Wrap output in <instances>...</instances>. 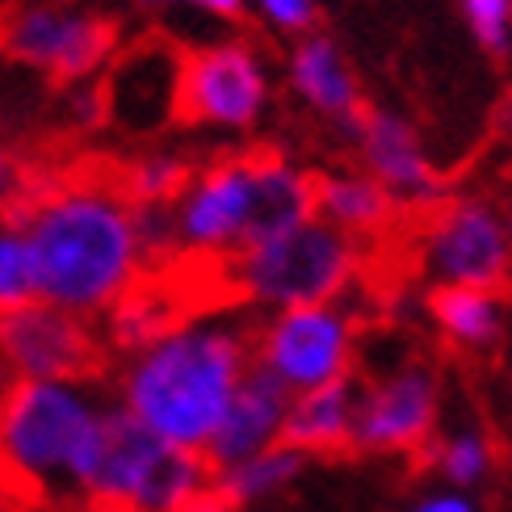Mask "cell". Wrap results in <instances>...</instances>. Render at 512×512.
<instances>
[{
  "instance_id": "cell-17",
  "label": "cell",
  "mask_w": 512,
  "mask_h": 512,
  "mask_svg": "<svg viewBox=\"0 0 512 512\" xmlns=\"http://www.w3.org/2000/svg\"><path fill=\"white\" fill-rule=\"evenodd\" d=\"M315 215L357 244L374 248L395 236L408 210L366 168H328V173H315Z\"/></svg>"
},
{
  "instance_id": "cell-1",
  "label": "cell",
  "mask_w": 512,
  "mask_h": 512,
  "mask_svg": "<svg viewBox=\"0 0 512 512\" xmlns=\"http://www.w3.org/2000/svg\"><path fill=\"white\" fill-rule=\"evenodd\" d=\"M9 219L30 248L34 298L93 324L156 273L139 206L122 194L118 177L30 181Z\"/></svg>"
},
{
  "instance_id": "cell-18",
  "label": "cell",
  "mask_w": 512,
  "mask_h": 512,
  "mask_svg": "<svg viewBox=\"0 0 512 512\" xmlns=\"http://www.w3.org/2000/svg\"><path fill=\"white\" fill-rule=\"evenodd\" d=\"M429 324L458 353L496 349V340L504 336V324H508L504 290H483V286L429 290Z\"/></svg>"
},
{
  "instance_id": "cell-27",
  "label": "cell",
  "mask_w": 512,
  "mask_h": 512,
  "mask_svg": "<svg viewBox=\"0 0 512 512\" xmlns=\"http://www.w3.org/2000/svg\"><path fill=\"white\" fill-rule=\"evenodd\" d=\"M408 512H483V508L475 504L471 492H458V487H433V492L416 496Z\"/></svg>"
},
{
  "instance_id": "cell-25",
  "label": "cell",
  "mask_w": 512,
  "mask_h": 512,
  "mask_svg": "<svg viewBox=\"0 0 512 512\" xmlns=\"http://www.w3.org/2000/svg\"><path fill=\"white\" fill-rule=\"evenodd\" d=\"M462 17L483 51L504 55L512 47V0H462Z\"/></svg>"
},
{
  "instance_id": "cell-6",
  "label": "cell",
  "mask_w": 512,
  "mask_h": 512,
  "mask_svg": "<svg viewBox=\"0 0 512 512\" xmlns=\"http://www.w3.org/2000/svg\"><path fill=\"white\" fill-rule=\"evenodd\" d=\"M412 261L429 290H504L512 282V219L492 198L450 194L420 215L412 231Z\"/></svg>"
},
{
  "instance_id": "cell-13",
  "label": "cell",
  "mask_w": 512,
  "mask_h": 512,
  "mask_svg": "<svg viewBox=\"0 0 512 512\" xmlns=\"http://www.w3.org/2000/svg\"><path fill=\"white\" fill-rule=\"evenodd\" d=\"M181 68L185 51L160 34L122 47L101 72L105 126L126 139H156L181 122Z\"/></svg>"
},
{
  "instance_id": "cell-3",
  "label": "cell",
  "mask_w": 512,
  "mask_h": 512,
  "mask_svg": "<svg viewBox=\"0 0 512 512\" xmlns=\"http://www.w3.org/2000/svg\"><path fill=\"white\" fill-rule=\"evenodd\" d=\"M110 387L97 378H42L0 387V466L34 508L84 500L105 424Z\"/></svg>"
},
{
  "instance_id": "cell-24",
  "label": "cell",
  "mask_w": 512,
  "mask_h": 512,
  "mask_svg": "<svg viewBox=\"0 0 512 512\" xmlns=\"http://www.w3.org/2000/svg\"><path fill=\"white\" fill-rule=\"evenodd\" d=\"M34 298V265L26 236L13 219H0V315Z\"/></svg>"
},
{
  "instance_id": "cell-31",
  "label": "cell",
  "mask_w": 512,
  "mask_h": 512,
  "mask_svg": "<svg viewBox=\"0 0 512 512\" xmlns=\"http://www.w3.org/2000/svg\"><path fill=\"white\" fill-rule=\"evenodd\" d=\"M181 512H240V508L231 504L223 492H215V487H210V492H202L198 500H189Z\"/></svg>"
},
{
  "instance_id": "cell-23",
  "label": "cell",
  "mask_w": 512,
  "mask_h": 512,
  "mask_svg": "<svg viewBox=\"0 0 512 512\" xmlns=\"http://www.w3.org/2000/svg\"><path fill=\"white\" fill-rule=\"evenodd\" d=\"M194 160L185 152H173V147H147L135 160H126L118 168V185L122 194L135 206H173L181 198V189L194 177Z\"/></svg>"
},
{
  "instance_id": "cell-19",
  "label": "cell",
  "mask_w": 512,
  "mask_h": 512,
  "mask_svg": "<svg viewBox=\"0 0 512 512\" xmlns=\"http://www.w3.org/2000/svg\"><path fill=\"white\" fill-rule=\"evenodd\" d=\"M353 416H357V378L332 382V387L290 395L286 445L307 458L353 450Z\"/></svg>"
},
{
  "instance_id": "cell-22",
  "label": "cell",
  "mask_w": 512,
  "mask_h": 512,
  "mask_svg": "<svg viewBox=\"0 0 512 512\" xmlns=\"http://www.w3.org/2000/svg\"><path fill=\"white\" fill-rule=\"evenodd\" d=\"M496 437L483 424H454L433 437V445L424 450V466L441 479V487H458V492H475L496 475Z\"/></svg>"
},
{
  "instance_id": "cell-29",
  "label": "cell",
  "mask_w": 512,
  "mask_h": 512,
  "mask_svg": "<svg viewBox=\"0 0 512 512\" xmlns=\"http://www.w3.org/2000/svg\"><path fill=\"white\" fill-rule=\"evenodd\" d=\"M0 512H34L30 496L13 483V475L5 471V466H0Z\"/></svg>"
},
{
  "instance_id": "cell-9",
  "label": "cell",
  "mask_w": 512,
  "mask_h": 512,
  "mask_svg": "<svg viewBox=\"0 0 512 512\" xmlns=\"http://www.w3.org/2000/svg\"><path fill=\"white\" fill-rule=\"evenodd\" d=\"M0 51L72 89L110 68L118 21L80 0H38L0 17Z\"/></svg>"
},
{
  "instance_id": "cell-8",
  "label": "cell",
  "mask_w": 512,
  "mask_h": 512,
  "mask_svg": "<svg viewBox=\"0 0 512 512\" xmlns=\"http://www.w3.org/2000/svg\"><path fill=\"white\" fill-rule=\"evenodd\" d=\"M177 265H227L252 244L256 227V152L198 164L181 198L168 206Z\"/></svg>"
},
{
  "instance_id": "cell-30",
  "label": "cell",
  "mask_w": 512,
  "mask_h": 512,
  "mask_svg": "<svg viewBox=\"0 0 512 512\" xmlns=\"http://www.w3.org/2000/svg\"><path fill=\"white\" fill-rule=\"evenodd\" d=\"M177 5H189V9L206 13V17H223V21H231V17H240V13L248 9V0H177Z\"/></svg>"
},
{
  "instance_id": "cell-7",
  "label": "cell",
  "mask_w": 512,
  "mask_h": 512,
  "mask_svg": "<svg viewBox=\"0 0 512 512\" xmlns=\"http://www.w3.org/2000/svg\"><path fill=\"white\" fill-rule=\"evenodd\" d=\"M361 319L349 303H315L269 311L252 328V366L290 395L357 378Z\"/></svg>"
},
{
  "instance_id": "cell-14",
  "label": "cell",
  "mask_w": 512,
  "mask_h": 512,
  "mask_svg": "<svg viewBox=\"0 0 512 512\" xmlns=\"http://www.w3.org/2000/svg\"><path fill=\"white\" fill-rule=\"evenodd\" d=\"M349 135L357 168H366L387 194H395V202L408 215H424V210L450 198V185L429 160V147H424L412 118L395 110H366Z\"/></svg>"
},
{
  "instance_id": "cell-28",
  "label": "cell",
  "mask_w": 512,
  "mask_h": 512,
  "mask_svg": "<svg viewBox=\"0 0 512 512\" xmlns=\"http://www.w3.org/2000/svg\"><path fill=\"white\" fill-rule=\"evenodd\" d=\"M26 185H30V173L26 168H21V160L9 152L5 143H0V210H13V202L26 194Z\"/></svg>"
},
{
  "instance_id": "cell-11",
  "label": "cell",
  "mask_w": 512,
  "mask_h": 512,
  "mask_svg": "<svg viewBox=\"0 0 512 512\" xmlns=\"http://www.w3.org/2000/svg\"><path fill=\"white\" fill-rule=\"evenodd\" d=\"M441 433V374L424 357H399L357 382L353 450L374 458H424Z\"/></svg>"
},
{
  "instance_id": "cell-32",
  "label": "cell",
  "mask_w": 512,
  "mask_h": 512,
  "mask_svg": "<svg viewBox=\"0 0 512 512\" xmlns=\"http://www.w3.org/2000/svg\"><path fill=\"white\" fill-rule=\"evenodd\" d=\"M38 512H135V508L101 504V500H68V504H51V508H38Z\"/></svg>"
},
{
  "instance_id": "cell-20",
  "label": "cell",
  "mask_w": 512,
  "mask_h": 512,
  "mask_svg": "<svg viewBox=\"0 0 512 512\" xmlns=\"http://www.w3.org/2000/svg\"><path fill=\"white\" fill-rule=\"evenodd\" d=\"M181 315H189V311H185V298L177 294V286L152 273L147 282H139L131 294H126L122 303H114L105 311V319L97 328L105 340V353L126 357L143 345H152L156 336H164Z\"/></svg>"
},
{
  "instance_id": "cell-2",
  "label": "cell",
  "mask_w": 512,
  "mask_h": 512,
  "mask_svg": "<svg viewBox=\"0 0 512 512\" xmlns=\"http://www.w3.org/2000/svg\"><path fill=\"white\" fill-rule=\"evenodd\" d=\"M252 328L256 319L244 307L181 315L152 345L118 357L114 403L160 441L206 454L252 370Z\"/></svg>"
},
{
  "instance_id": "cell-12",
  "label": "cell",
  "mask_w": 512,
  "mask_h": 512,
  "mask_svg": "<svg viewBox=\"0 0 512 512\" xmlns=\"http://www.w3.org/2000/svg\"><path fill=\"white\" fill-rule=\"evenodd\" d=\"M105 340L93 319H80L47 298H26L0 315V387L42 378H97Z\"/></svg>"
},
{
  "instance_id": "cell-15",
  "label": "cell",
  "mask_w": 512,
  "mask_h": 512,
  "mask_svg": "<svg viewBox=\"0 0 512 512\" xmlns=\"http://www.w3.org/2000/svg\"><path fill=\"white\" fill-rule=\"evenodd\" d=\"M286 84L303 110H311L315 118H324L332 126H345V131H353L357 118L366 114L361 80L353 72L349 55L336 47V38L319 30L294 38V47L286 55Z\"/></svg>"
},
{
  "instance_id": "cell-5",
  "label": "cell",
  "mask_w": 512,
  "mask_h": 512,
  "mask_svg": "<svg viewBox=\"0 0 512 512\" xmlns=\"http://www.w3.org/2000/svg\"><path fill=\"white\" fill-rule=\"evenodd\" d=\"M210 487H215V466L206 462V454L160 441L114 403L93 475L84 483V500L122 504L135 512H181Z\"/></svg>"
},
{
  "instance_id": "cell-10",
  "label": "cell",
  "mask_w": 512,
  "mask_h": 512,
  "mask_svg": "<svg viewBox=\"0 0 512 512\" xmlns=\"http://www.w3.org/2000/svg\"><path fill=\"white\" fill-rule=\"evenodd\" d=\"M269 101H273V72L252 42L223 38L185 51V68H181L185 126L215 135H248L269 114Z\"/></svg>"
},
{
  "instance_id": "cell-4",
  "label": "cell",
  "mask_w": 512,
  "mask_h": 512,
  "mask_svg": "<svg viewBox=\"0 0 512 512\" xmlns=\"http://www.w3.org/2000/svg\"><path fill=\"white\" fill-rule=\"evenodd\" d=\"M366 252V244H357L353 236L315 215L286 236L236 252L227 265H219V277L223 290L236 298V307L256 315L345 303L366 273Z\"/></svg>"
},
{
  "instance_id": "cell-33",
  "label": "cell",
  "mask_w": 512,
  "mask_h": 512,
  "mask_svg": "<svg viewBox=\"0 0 512 512\" xmlns=\"http://www.w3.org/2000/svg\"><path fill=\"white\" fill-rule=\"evenodd\" d=\"M135 9H143V13H164L168 5H177V0H131Z\"/></svg>"
},
{
  "instance_id": "cell-16",
  "label": "cell",
  "mask_w": 512,
  "mask_h": 512,
  "mask_svg": "<svg viewBox=\"0 0 512 512\" xmlns=\"http://www.w3.org/2000/svg\"><path fill=\"white\" fill-rule=\"evenodd\" d=\"M286 416H290V391L282 382H273L265 370H248V378L240 382L236 399L219 424V433L206 445V462L223 471V466H236L261 450L286 441Z\"/></svg>"
},
{
  "instance_id": "cell-26",
  "label": "cell",
  "mask_w": 512,
  "mask_h": 512,
  "mask_svg": "<svg viewBox=\"0 0 512 512\" xmlns=\"http://www.w3.org/2000/svg\"><path fill=\"white\" fill-rule=\"evenodd\" d=\"M248 5L261 13L265 26H273L277 34H290V38L311 34L315 17H319L315 0H248Z\"/></svg>"
},
{
  "instance_id": "cell-21",
  "label": "cell",
  "mask_w": 512,
  "mask_h": 512,
  "mask_svg": "<svg viewBox=\"0 0 512 512\" xmlns=\"http://www.w3.org/2000/svg\"><path fill=\"white\" fill-rule=\"evenodd\" d=\"M307 462L311 458L303 450H294V445L282 441V445H273V450H261V454H252L236 466L215 471V492H223L244 512L252 504H265V500H277L282 492H290V487L303 479Z\"/></svg>"
}]
</instances>
